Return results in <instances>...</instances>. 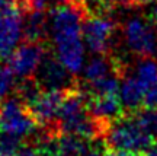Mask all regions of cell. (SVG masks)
<instances>
[{
    "instance_id": "obj_20",
    "label": "cell",
    "mask_w": 157,
    "mask_h": 156,
    "mask_svg": "<svg viewBox=\"0 0 157 156\" xmlns=\"http://www.w3.org/2000/svg\"><path fill=\"white\" fill-rule=\"evenodd\" d=\"M66 0H28V10L36 9V10H52L58 5L64 3Z\"/></svg>"
},
{
    "instance_id": "obj_1",
    "label": "cell",
    "mask_w": 157,
    "mask_h": 156,
    "mask_svg": "<svg viewBox=\"0 0 157 156\" xmlns=\"http://www.w3.org/2000/svg\"><path fill=\"white\" fill-rule=\"evenodd\" d=\"M84 0H66L50 13V34L54 53L71 74L78 73L84 64Z\"/></svg>"
},
{
    "instance_id": "obj_17",
    "label": "cell",
    "mask_w": 157,
    "mask_h": 156,
    "mask_svg": "<svg viewBox=\"0 0 157 156\" xmlns=\"http://www.w3.org/2000/svg\"><path fill=\"white\" fill-rule=\"evenodd\" d=\"M137 123L141 126V128L148 133L153 139H157V108H144L138 110L132 114Z\"/></svg>"
},
{
    "instance_id": "obj_27",
    "label": "cell",
    "mask_w": 157,
    "mask_h": 156,
    "mask_svg": "<svg viewBox=\"0 0 157 156\" xmlns=\"http://www.w3.org/2000/svg\"><path fill=\"white\" fill-rule=\"evenodd\" d=\"M153 0H131V3H134V5H148Z\"/></svg>"
},
{
    "instance_id": "obj_16",
    "label": "cell",
    "mask_w": 157,
    "mask_h": 156,
    "mask_svg": "<svg viewBox=\"0 0 157 156\" xmlns=\"http://www.w3.org/2000/svg\"><path fill=\"white\" fill-rule=\"evenodd\" d=\"M134 76L146 88V90L157 85V62L151 57H144V60L138 62L135 66Z\"/></svg>"
},
{
    "instance_id": "obj_5",
    "label": "cell",
    "mask_w": 157,
    "mask_h": 156,
    "mask_svg": "<svg viewBox=\"0 0 157 156\" xmlns=\"http://www.w3.org/2000/svg\"><path fill=\"white\" fill-rule=\"evenodd\" d=\"M0 128L5 133L25 139L35 133L36 120L19 98L7 99L0 105Z\"/></svg>"
},
{
    "instance_id": "obj_12",
    "label": "cell",
    "mask_w": 157,
    "mask_h": 156,
    "mask_svg": "<svg viewBox=\"0 0 157 156\" xmlns=\"http://www.w3.org/2000/svg\"><path fill=\"white\" fill-rule=\"evenodd\" d=\"M119 72V67L117 66V62H112L105 57V54H96L86 63L83 69V79L86 85L96 83L102 79L109 78L115 73Z\"/></svg>"
},
{
    "instance_id": "obj_15",
    "label": "cell",
    "mask_w": 157,
    "mask_h": 156,
    "mask_svg": "<svg viewBox=\"0 0 157 156\" xmlns=\"http://www.w3.org/2000/svg\"><path fill=\"white\" fill-rule=\"evenodd\" d=\"M86 140L74 134L61 133L56 137V156H86L90 150Z\"/></svg>"
},
{
    "instance_id": "obj_13",
    "label": "cell",
    "mask_w": 157,
    "mask_h": 156,
    "mask_svg": "<svg viewBox=\"0 0 157 156\" xmlns=\"http://www.w3.org/2000/svg\"><path fill=\"white\" fill-rule=\"evenodd\" d=\"M144 95H146V88L138 82V79L134 74H129L121 79L118 96L125 108L137 110L140 105H143Z\"/></svg>"
},
{
    "instance_id": "obj_10",
    "label": "cell",
    "mask_w": 157,
    "mask_h": 156,
    "mask_svg": "<svg viewBox=\"0 0 157 156\" xmlns=\"http://www.w3.org/2000/svg\"><path fill=\"white\" fill-rule=\"evenodd\" d=\"M38 83L44 89H61L67 90L71 88V80L67 69L57 57H45L38 69Z\"/></svg>"
},
{
    "instance_id": "obj_2",
    "label": "cell",
    "mask_w": 157,
    "mask_h": 156,
    "mask_svg": "<svg viewBox=\"0 0 157 156\" xmlns=\"http://www.w3.org/2000/svg\"><path fill=\"white\" fill-rule=\"evenodd\" d=\"M57 121L61 133L74 134L83 139H95L106 130V126L92 117L84 92L73 88L66 90Z\"/></svg>"
},
{
    "instance_id": "obj_23",
    "label": "cell",
    "mask_w": 157,
    "mask_h": 156,
    "mask_svg": "<svg viewBox=\"0 0 157 156\" xmlns=\"http://www.w3.org/2000/svg\"><path fill=\"white\" fill-rule=\"evenodd\" d=\"M96 2L99 6H103V7H113V6L128 5L131 0H93V3H96Z\"/></svg>"
},
{
    "instance_id": "obj_7",
    "label": "cell",
    "mask_w": 157,
    "mask_h": 156,
    "mask_svg": "<svg viewBox=\"0 0 157 156\" xmlns=\"http://www.w3.org/2000/svg\"><path fill=\"white\" fill-rule=\"evenodd\" d=\"M45 48L41 42L26 41L25 44L17 45L9 56L7 67L19 79H31L38 72L39 66L45 58Z\"/></svg>"
},
{
    "instance_id": "obj_4",
    "label": "cell",
    "mask_w": 157,
    "mask_h": 156,
    "mask_svg": "<svg viewBox=\"0 0 157 156\" xmlns=\"http://www.w3.org/2000/svg\"><path fill=\"white\" fill-rule=\"evenodd\" d=\"M122 38L131 53L140 57L157 56V31L153 22L140 16L127 19L122 25Z\"/></svg>"
},
{
    "instance_id": "obj_24",
    "label": "cell",
    "mask_w": 157,
    "mask_h": 156,
    "mask_svg": "<svg viewBox=\"0 0 157 156\" xmlns=\"http://www.w3.org/2000/svg\"><path fill=\"white\" fill-rule=\"evenodd\" d=\"M150 21L157 25V0L151 2V7H150Z\"/></svg>"
},
{
    "instance_id": "obj_3",
    "label": "cell",
    "mask_w": 157,
    "mask_h": 156,
    "mask_svg": "<svg viewBox=\"0 0 157 156\" xmlns=\"http://www.w3.org/2000/svg\"><path fill=\"white\" fill-rule=\"evenodd\" d=\"M106 145L112 150L129 152L134 155H143L153 146V137L146 133L132 115L117 118L105 130Z\"/></svg>"
},
{
    "instance_id": "obj_18",
    "label": "cell",
    "mask_w": 157,
    "mask_h": 156,
    "mask_svg": "<svg viewBox=\"0 0 157 156\" xmlns=\"http://www.w3.org/2000/svg\"><path fill=\"white\" fill-rule=\"evenodd\" d=\"M21 146H22V139L5 131H0V155L15 156L16 152L21 149Z\"/></svg>"
},
{
    "instance_id": "obj_25",
    "label": "cell",
    "mask_w": 157,
    "mask_h": 156,
    "mask_svg": "<svg viewBox=\"0 0 157 156\" xmlns=\"http://www.w3.org/2000/svg\"><path fill=\"white\" fill-rule=\"evenodd\" d=\"M108 156H138V155H134V153H129V152H119V150H113L111 155Z\"/></svg>"
},
{
    "instance_id": "obj_22",
    "label": "cell",
    "mask_w": 157,
    "mask_h": 156,
    "mask_svg": "<svg viewBox=\"0 0 157 156\" xmlns=\"http://www.w3.org/2000/svg\"><path fill=\"white\" fill-rule=\"evenodd\" d=\"M15 156H42L38 146H21Z\"/></svg>"
},
{
    "instance_id": "obj_21",
    "label": "cell",
    "mask_w": 157,
    "mask_h": 156,
    "mask_svg": "<svg viewBox=\"0 0 157 156\" xmlns=\"http://www.w3.org/2000/svg\"><path fill=\"white\" fill-rule=\"evenodd\" d=\"M143 105L147 108H157V85L148 88L144 95V102Z\"/></svg>"
},
{
    "instance_id": "obj_26",
    "label": "cell",
    "mask_w": 157,
    "mask_h": 156,
    "mask_svg": "<svg viewBox=\"0 0 157 156\" xmlns=\"http://www.w3.org/2000/svg\"><path fill=\"white\" fill-rule=\"evenodd\" d=\"M144 156H157V143L156 145H153L151 147L144 153Z\"/></svg>"
},
{
    "instance_id": "obj_19",
    "label": "cell",
    "mask_w": 157,
    "mask_h": 156,
    "mask_svg": "<svg viewBox=\"0 0 157 156\" xmlns=\"http://www.w3.org/2000/svg\"><path fill=\"white\" fill-rule=\"evenodd\" d=\"M15 74L9 67H0V99H5L15 86Z\"/></svg>"
},
{
    "instance_id": "obj_6",
    "label": "cell",
    "mask_w": 157,
    "mask_h": 156,
    "mask_svg": "<svg viewBox=\"0 0 157 156\" xmlns=\"http://www.w3.org/2000/svg\"><path fill=\"white\" fill-rule=\"evenodd\" d=\"M115 35V22L105 15H92L83 22V38L86 47L93 54L109 51Z\"/></svg>"
},
{
    "instance_id": "obj_9",
    "label": "cell",
    "mask_w": 157,
    "mask_h": 156,
    "mask_svg": "<svg viewBox=\"0 0 157 156\" xmlns=\"http://www.w3.org/2000/svg\"><path fill=\"white\" fill-rule=\"evenodd\" d=\"M64 95H66V90L61 89H44L26 106L36 120V123L50 126L58 120Z\"/></svg>"
},
{
    "instance_id": "obj_11",
    "label": "cell",
    "mask_w": 157,
    "mask_h": 156,
    "mask_svg": "<svg viewBox=\"0 0 157 156\" xmlns=\"http://www.w3.org/2000/svg\"><path fill=\"white\" fill-rule=\"evenodd\" d=\"M122 106L124 105L118 95H99L92 96V99L89 101V111L92 117L106 127L109 123L119 118Z\"/></svg>"
},
{
    "instance_id": "obj_14",
    "label": "cell",
    "mask_w": 157,
    "mask_h": 156,
    "mask_svg": "<svg viewBox=\"0 0 157 156\" xmlns=\"http://www.w3.org/2000/svg\"><path fill=\"white\" fill-rule=\"evenodd\" d=\"M23 32L28 41L41 42L50 32V18H47L44 10L29 9L28 16L25 19Z\"/></svg>"
},
{
    "instance_id": "obj_8",
    "label": "cell",
    "mask_w": 157,
    "mask_h": 156,
    "mask_svg": "<svg viewBox=\"0 0 157 156\" xmlns=\"http://www.w3.org/2000/svg\"><path fill=\"white\" fill-rule=\"evenodd\" d=\"M25 19L21 15V6L0 13V57H9L16 48L22 37Z\"/></svg>"
}]
</instances>
